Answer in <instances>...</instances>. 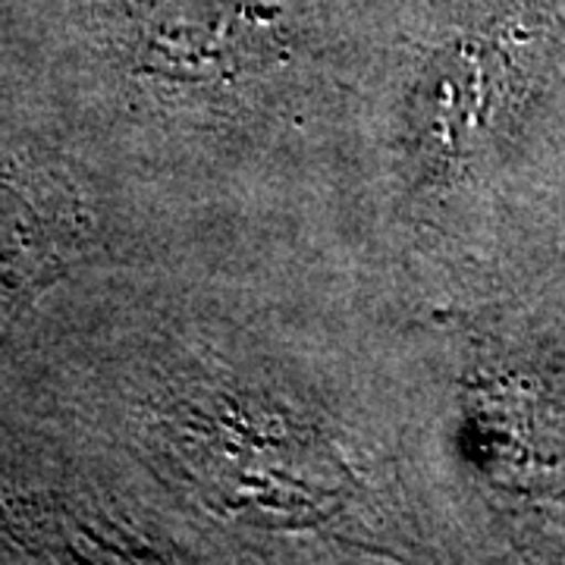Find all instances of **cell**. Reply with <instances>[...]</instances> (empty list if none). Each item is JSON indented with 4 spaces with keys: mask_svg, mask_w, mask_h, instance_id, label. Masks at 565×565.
<instances>
[{
    "mask_svg": "<svg viewBox=\"0 0 565 565\" xmlns=\"http://www.w3.org/2000/svg\"><path fill=\"white\" fill-rule=\"evenodd\" d=\"M177 79H233L277 57V25L248 0H185L151 41Z\"/></svg>",
    "mask_w": 565,
    "mask_h": 565,
    "instance_id": "obj_1",
    "label": "cell"
},
{
    "mask_svg": "<svg viewBox=\"0 0 565 565\" xmlns=\"http://www.w3.org/2000/svg\"><path fill=\"white\" fill-rule=\"evenodd\" d=\"M493 57L481 47H452L427 66L415 92V136L430 158L459 161L481 139L497 102Z\"/></svg>",
    "mask_w": 565,
    "mask_h": 565,
    "instance_id": "obj_2",
    "label": "cell"
}]
</instances>
